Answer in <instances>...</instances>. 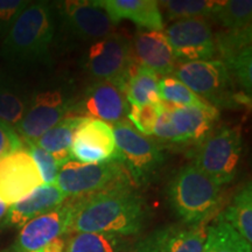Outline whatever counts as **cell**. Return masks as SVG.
<instances>
[{
  "instance_id": "6da1fadb",
  "label": "cell",
  "mask_w": 252,
  "mask_h": 252,
  "mask_svg": "<svg viewBox=\"0 0 252 252\" xmlns=\"http://www.w3.org/2000/svg\"><path fill=\"white\" fill-rule=\"evenodd\" d=\"M146 202L131 187H119L76 200L68 232L135 235L147 220Z\"/></svg>"
},
{
  "instance_id": "7a4b0ae2",
  "label": "cell",
  "mask_w": 252,
  "mask_h": 252,
  "mask_svg": "<svg viewBox=\"0 0 252 252\" xmlns=\"http://www.w3.org/2000/svg\"><path fill=\"white\" fill-rule=\"evenodd\" d=\"M54 34V6L47 1L30 2L2 41L1 54L19 67L43 62L49 55Z\"/></svg>"
},
{
  "instance_id": "3957f363",
  "label": "cell",
  "mask_w": 252,
  "mask_h": 252,
  "mask_svg": "<svg viewBox=\"0 0 252 252\" xmlns=\"http://www.w3.org/2000/svg\"><path fill=\"white\" fill-rule=\"evenodd\" d=\"M168 197L175 213L188 224L206 222L220 201V187L194 163L181 167L168 185Z\"/></svg>"
},
{
  "instance_id": "277c9868",
  "label": "cell",
  "mask_w": 252,
  "mask_h": 252,
  "mask_svg": "<svg viewBox=\"0 0 252 252\" xmlns=\"http://www.w3.org/2000/svg\"><path fill=\"white\" fill-rule=\"evenodd\" d=\"M173 72L195 94L216 109L250 104L251 96L243 91L235 93L232 78L224 63L220 60L178 63Z\"/></svg>"
},
{
  "instance_id": "5b68a950",
  "label": "cell",
  "mask_w": 252,
  "mask_h": 252,
  "mask_svg": "<svg viewBox=\"0 0 252 252\" xmlns=\"http://www.w3.org/2000/svg\"><path fill=\"white\" fill-rule=\"evenodd\" d=\"M131 178L119 160L83 163L69 160L60 167L55 185L69 197H81L119 187H131Z\"/></svg>"
},
{
  "instance_id": "8992f818",
  "label": "cell",
  "mask_w": 252,
  "mask_h": 252,
  "mask_svg": "<svg viewBox=\"0 0 252 252\" xmlns=\"http://www.w3.org/2000/svg\"><path fill=\"white\" fill-rule=\"evenodd\" d=\"M111 127L118 160L125 167L132 182L137 186L150 184L165 161L161 150L153 139L135 130L130 122H118Z\"/></svg>"
},
{
  "instance_id": "52a82bcc",
  "label": "cell",
  "mask_w": 252,
  "mask_h": 252,
  "mask_svg": "<svg viewBox=\"0 0 252 252\" xmlns=\"http://www.w3.org/2000/svg\"><path fill=\"white\" fill-rule=\"evenodd\" d=\"M75 100L69 84H55L35 91L28 100L26 112L15 131L24 143H34L67 117Z\"/></svg>"
},
{
  "instance_id": "ba28073f",
  "label": "cell",
  "mask_w": 252,
  "mask_h": 252,
  "mask_svg": "<svg viewBox=\"0 0 252 252\" xmlns=\"http://www.w3.org/2000/svg\"><path fill=\"white\" fill-rule=\"evenodd\" d=\"M242 149L239 127H222L200 144L193 163L220 187L231 182L237 174Z\"/></svg>"
},
{
  "instance_id": "9c48e42d",
  "label": "cell",
  "mask_w": 252,
  "mask_h": 252,
  "mask_svg": "<svg viewBox=\"0 0 252 252\" xmlns=\"http://www.w3.org/2000/svg\"><path fill=\"white\" fill-rule=\"evenodd\" d=\"M134 62L131 40L117 33L94 41L83 56L84 70L94 81L112 82L124 93Z\"/></svg>"
},
{
  "instance_id": "30bf717a",
  "label": "cell",
  "mask_w": 252,
  "mask_h": 252,
  "mask_svg": "<svg viewBox=\"0 0 252 252\" xmlns=\"http://www.w3.org/2000/svg\"><path fill=\"white\" fill-rule=\"evenodd\" d=\"M165 35L178 63L209 61L216 54L215 35L206 18L175 21Z\"/></svg>"
},
{
  "instance_id": "8fae6325",
  "label": "cell",
  "mask_w": 252,
  "mask_h": 252,
  "mask_svg": "<svg viewBox=\"0 0 252 252\" xmlns=\"http://www.w3.org/2000/svg\"><path fill=\"white\" fill-rule=\"evenodd\" d=\"M63 30L75 40L94 42L115 33V25L105 11L87 0H68L54 6Z\"/></svg>"
},
{
  "instance_id": "7c38bea8",
  "label": "cell",
  "mask_w": 252,
  "mask_h": 252,
  "mask_svg": "<svg viewBox=\"0 0 252 252\" xmlns=\"http://www.w3.org/2000/svg\"><path fill=\"white\" fill-rule=\"evenodd\" d=\"M127 112L128 102L122 88L109 81H93L75 100L68 116L116 124L124 121Z\"/></svg>"
},
{
  "instance_id": "4fadbf2b",
  "label": "cell",
  "mask_w": 252,
  "mask_h": 252,
  "mask_svg": "<svg viewBox=\"0 0 252 252\" xmlns=\"http://www.w3.org/2000/svg\"><path fill=\"white\" fill-rule=\"evenodd\" d=\"M75 206L76 200H65L55 209L28 220L21 226L12 250L13 252L36 251L63 234H67Z\"/></svg>"
},
{
  "instance_id": "5bb4252c",
  "label": "cell",
  "mask_w": 252,
  "mask_h": 252,
  "mask_svg": "<svg viewBox=\"0 0 252 252\" xmlns=\"http://www.w3.org/2000/svg\"><path fill=\"white\" fill-rule=\"evenodd\" d=\"M41 185L42 179L26 149L0 159V200L7 206L23 200Z\"/></svg>"
},
{
  "instance_id": "9a60e30c",
  "label": "cell",
  "mask_w": 252,
  "mask_h": 252,
  "mask_svg": "<svg viewBox=\"0 0 252 252\" xmlns=\"http://www.w3.org/2000/svg\"><path fill=\"white\" fill-rule=\"evenodd\" d=\"M71 156L83 163L118 160L111 125L97 119H84L75 132Z\"/></svg>"
},
{
  "instance_id": "2e32d148",
  "label": "cell",
  "mask_w": 252,
  "mask_h": 252,
  "mask_svg": "<svg viewBox=\"0 0 252 252\" xmlns=\"http://www.w3.org/2000/svg\"><path fill=\"white\" fill-rule=\"evenodd\" d=\"M134 61L162 76H168L178 64L172 47L162 31L139 28L131 41Z\"/></svg>"
},
{
  "instance_id": "e0dca14e",
  "label": "cell",
  "mask_w": 252,
  "mask_h": 252,
  "mask_svg": "<svg viewBox=\"0 0 252 252\" xmlns=\"http://www.w3.org/2000/svg\"><path fill=\"white\" fill-rule=\"evenodd\" d=\"M105 11L112 24L130 20L141 30L162 31L163 19L158 1L154 0H94Z\"/></svg>"
},
{
  "instance_id": "ac0fdd59",
  "label": "cell",
  "mask_w": 252,
  "mask_h": 252,
  "mask_svg": "<svg viewBox=\"0 0 252 252\" xmlns=\"http://www.w3.org/2000/svg\"><path fill=\"white\" fill-rule=\"evenodd\" d=\"M168 104L173 125L180 134L182 143H202L212 133L220 117L219 109L206 103L202 106H175Z\"/></svg>"
},
{
  "instance_id": "d6986e66",
  "label": "cell",
  "mask_w": 252,
  "mask_h": 252,
  "mask_svg": "<svg viewBox=\"0 0 252 252\" xmlns=\"http://www.w3.org/2000/svg\"><path fill=\"white\" fill-rule=\"evenodd\" d=\"M67 198L56 185H41L23 200L8 207L4 225L23 226L28 220L61 206Z\"/></svg>"
},
{
  "instance_id": "ffe728a7",
  "label": "cell",
  "mask_w": 252,
  "mask_h": 252,
  "mask_svg": "<svg viewBox=\"0 0 252 252\" xmlns=\"http://www.w3.org/2000/svg\"><path fill=\"white\" fill-rule=\"evenodd\" d=\"M84 119L86 118L67 116L41 135L34 144L52 154L58 165L61 167L63 163L72 159L71 146L75 132Z\"/></svg>"
},
{
  "instance_id": "44dd1931",
  "label": "cell",
  "mask_w": 252,
  "mask_h": 252,
  "mask_svg": "<svg viewBox=\"0 0 252 252\" xmlns=\"http://www.w3.org/2000/svg\"><path fill=\"white\" fill-rule=\"evenodd\" d=\"M125 96L131 105L159 106L162 103L159 94V76L134 62L126 82Z\"/></svg>"
},
{
  "instance_id": "7402d4cb",
  "label": "cell",
  "mask_w": 252,
  "mask_h": 252,
  "mask_svg": "<svg viewBox=\"0 0 252 252\" xmlns=\"http://www.w3.org/2000/svg\"><path fill=\"white\" fill-rule=\"evenodd\" d=\"M248 243L252 242V187L248 182L235 195L228 209L220 215Z\"/></svg>"
},
{
  "instance_id": "603a6c76",
  "label": "cell",
  "mask_w": 252,
  "mask_h": 252,
  "mask_svg": "<svg viewBox=\"0 0 252 252\" xmlns=\"http://www.w3.org/2000/svg\"><path fill=\"white\" fill-rule=\"evenodd\" d=\"M207 232L206 222L184 229H167L161 252H203Z\"/></svg>"
},
{
  "instance_id": "cb8c5ba5",
  "label": "cell",
  "mask_w": 252,
  "mask_h": 252,
  "mask_svg": "<svg viewBox=\"0 0 252 252\" xmlns=\"http://www.w3.org/2000/svg\"><path fill=\"white\" fill-rule=\"evenodd\" d=\"M203 252H252L251 244L222 217L209 226Z\"/></svg>"
},
{
  "instance_id": "d4e9b609",
  "label": "cell",
  "mask_w": 252,
  "mask_h": 252,
  "mask_svg": "<svg viewBox=\"0 0 252 252\" xmlns=\"http://www.w3.org/2000/svg\"><path fill=\"white\" fill-rule=\"evenodd\" d=\"M28 100L23 90L0 75V122L17 127L26 112Z\"/></svg>"
},
{
  "instance_id": "484cf974",
  "label": "cell",
  "mask_w": 252,
  "mask_h": 252,
  "mask_svg": "<svg viewBox=\"0 0 252 252\" xmlns=\"http://www.w3.org/2000/svg\"><path fill=\"white\" fill-rule=\"evenodd\" d=\"M212 18L224 31H239L251 27V0H229L220 1Z\"/></svg>"
},
{
  "instance_id": "4316f807",
  "label": "cell",
  "mask_w": 252,
  "mask_h": 252,
  "mask_svg": "<svg viewBox=\"0 0 252 252\" xmlns=\"http://www.w3.org/2000/svg\"><path fill=\"white\" fill-rule=\"evenodd\" d=\"M121 236L99 232H76L69 238L64 252H121Z\"/></svg>"
},
{
  "instance_id": "83f0119b",
  "label": "cell",
  "mask_w": 252,
  "mask_h": 252,
  "mask_svg": "<svg viewBox=\"0 0 252 252\" xmlns=\"http://www.w3.org/2000/svg\"><path fill=\"white\" fill-rule=\"evenodd\" d=\"M220 2L213 0H167L158 1V5L160 11L162 9L169 20H182L190 18H210L219 7Z\"/></svg>"
},
{
  "instance_id": "f1b7e54d",
  "label": "cell",
  "mask_w": 252,
  "mask_h": 252,
  "mask_svg": "<svg viewBox=\"0 0 252 252\" xmlns=\"http://www.w3.org/2000/svg\"><path fill=\"white\" fill-rule=\"evenodd\" d=\"M159 94L163 102L175 106H202L206 104L181 81L169 75L159 81Z\"/></svg>"
},
{
  "instance_id": "f546056e",
  "label": "cell",
  "mask_w": 252,
  "mask_h": 252,
  "mask_svg": "<svg viewBox=\"0 0 252 252\" xmlns=\"http://www.w3.org/2000/svg\"><path fill=\"white\" fill-rule=\"evenodd\" d=\"M251 47L244 49L243 52L238 53L237 55L232 56L223 63L225 64L226 69H228L230 76L231 78H235L239 86L242 87L244 94L248 96H251V89H252V53Z\"/></svg>"
},
{
  "instance_id": "4dcf8cb0",
  "label": "cell",
  "mask_w": 252,
  "mask_h": 252,
  "mask_svg": "<svg viewBox=\"0 0 252 252\" xmlns=\"http://www.w3.org/2000/svg\"><path fill=\"white\" fill-rule=\"evenodd\" d=\"M27 145V151L30 152L31 157L33 158L34 162L37 167V171L40 173L43 185H55L56 178L60 166L55 161L54 157L47 152L40 146L34 143H25Z\"/></svg>"
},
{
  "instance_id": "1f68e13d",
  "label": "cell",
  "mask_w": 252,
  "mask_h": 252,
  "mask_svg": "<svg viewBox=\"0 0 252 252\" xmlns=\"http://www.w3.org/2000/svg\"><path fill=\"white\" fill-rule=\"evenodd\" d=\"M158 116H159V106L131 105L126 117L130 119L133 126H135V130L149 137L153 134Z\"/></svg>"
},
{
  "instance_id": "d6a6232c",
  "label": "cell",
  "mask_w": 252,
  "mask_h": 252,
  "mask_svg": "<svg viewBox=\"0 0 252 252\" xmlns=\"http://www.w3.org/2000/svg\"><path fill=\"white\" fill-rule=\"evenodd\" d=\"M30 1L24 0H0V39H5L21 12Z\"/></svg>"
},
{
  "instance_id": "836d02e7",
  "label": "cell",
  "mask_w": 252,
  "mask_h": 252,
  "mask_svg": "<svg viewBox=\"0 0 252 252\" xmlns=\"http://www.w3.org/2000/svg\"><path fill=\"white\" fill-rule=\"evenodd\" d=\"M153 134L160 139L172 141V143H182L180 134L176 131L175 126L173 125L171 121V115H169L168 104L163 102L159 105V116L154 127Z\"/></svg>"
},
{
  "instance_id": "e575fe53",
  "label": "cell",
  "mask_w": 252,
  "mask_h": 252,
  "mask_svg": "<svg viewBox=\"0 0 252 252\" xmlns=\"http://www.w3.org/2000/svg\"><path fill=\"white\" fill-rule=\"evenodd\" d=\"M24 149V141L14 127L0 122V159Z\"/></svg>"
},
{
  "instance_id": "d590c367",
  "label": "cell",
  "mask_w": 252,
  "mask_h": 252,
  "mask_svg": "<svg viewBox=\"0 0 252 252\" xmlns=\"http://www.w3.org/2000/svg\"><path fill=\"white\" fill-rule=\"evenodd\" d=\"M167 229L159 230L135 245L130 252H161Z\"/></svg>"
},
{
  "instance_id": "8d00e7d4",
  "label": "cell",
  "mask_w": 252,
  "mask_h": 252,
  "mask_svg": "<svg viewBox=\"0 0 252 252\" xmlns=\"http://www.w3.org/2000/svg\"><path fill=\"white\" fill-rule=\"evenodd\" d=\"M64 249H65L64 239L60 237V238L54 239V241H52L50 243L47 244L46 247H43L42 249H39V250L32 251V252H64Z\"/></svg>"
},
{
  "instance_id": "74e56055",
  "label": "cell",
  "mask_w": 252,
  "mask_h": 252,
  "mask_svg": "<svg viewBox=\"0 0 252 252\" xmlns=\"http://www.w3.org/2000/svg\"><path fill=\"white\" fill-rule=\"evenodd\" d=\"M8 207L9 206H7L5 202H2V201L0 200V220L6 216V214L8 212Z\"/></svg>"
}]
</instances>
